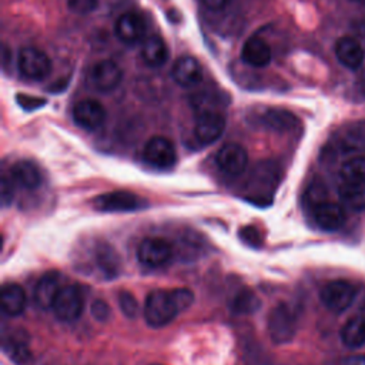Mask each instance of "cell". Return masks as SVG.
<instances>
[{
  "label": "cell",
  "instance_id": "cell-27",
  "mask_svg": "<svg viewBox=\"0 0 365 365\" xmlns=\"http://www.w3.org/2000/svg\"><path fill=\"white\" fill-rule=\"evenodd\" d=\"M96 262L98 269L107 278H115L121 271V261L114 248L108 244H100L96 250Z\"/></svg>",
  "mask_w": 365,
  "mask_h": 365
},
{
  "label": "cell",
  "instance_id": "cell-43",
  "mask_svg": "<svg viewBox=\"0 0 365 365\" xmlns=\"http://www.w3.org/2000/svg\"><path fill=\"white\" fill-rule=\"evenodd\" d=\"M153 365H160V364H153Z\"/></svg>",
  "mask_w": 365,
  "mask_h": 365
},
{
  "label": "cell",
  "instance_id": "cell-3",
  "mask_svg": "<svg viewBox=\"0 0 365 365\" xmlns=\"http://www.w3.org/2000/svg\"><path fill=\"white\" fill-rule=\"evenodd\" d=\"M356 297V288L345 279H334L325 284L319 291L321 302L327 309L335 314L346 311Z\"/></svg>",
  "mask_w": 365,
  "mask_h": 365
},
{
  "label": "cell",
  "instance_id": "cell-4",
  "mask_svg": "<svg viewBox=\"0 0 365 365\" xmlns=\"http://www.w3.org/2000/svg\"><path fill=\"white\" fill-rule=\"evenodd\" d=\"M17 67L23 77L34 81L44 80L50 76L53 70V64L50 57L36 47H23L19 51Z\"/></svg>",
  "mask_w": 365,
  "mask_h": 365
},
{
  "label": "cell",
  "instance_id": "cell-42",
  "mask_svg": "<svg viewBox=\"0 0 365 365\" xmlns=\"http://www.w3.org/2000/svg\"><path fill=\"white\" fill-rule=\"evenodd\" d=\"M352 1H356V3H365V0H352Z\"/></svg>",
  "mask_w": 365,
  "mask_h": 365
},
{
  "label": "cell",
  "instance_id": "cell-35",
  "mask_svg": "<svg viewBox=\"0 0 365 365\" xmlns=\"http://www.w3.org/2000/svg\"><path fill=\"white\" fill-rule=\"evenodd\" d=\"M171 292L180 311H185L194 302V294L188 288H175Z\"/></svg>",
  "mask_w": 365,
  "mask_h": 365
},
{
  "label": "cell",
  "instance_id": "cell-25",
  "mask_svg": "<svg viewBox=\"0 0 365 365\" xmlns=\"http://www.w3.org/2000/svg\"><path fill=\"white\" fill-rule=\"evenodd\" d=\"M261 123L267 128L279 131V133L292 131L299 124L298 118L292 113H289L287 110H281V108H271V110L265 111L264 115L261 117Z\"/></svg>",
  "mask_w": 365,
  "mask_h": 365
},
{
  "label": "cell",
  "instance_id": "cell-13",
  "mask_svg": "<svg viewBox=\"0 0 365 365\" xmlns=\"http://www.w3.org/2000/svg\"><path fill=\"white\" fill-rule=\"evenodd\" d=\"M114 34L124 44H135L145 34V20L138 13L127 11L115 20Z\"/></svg>",
  "mask_w": 365,
  "mask_h": 365
},
{
  "label": "cell",
  "instance_id": "cell-9",
  "mask_svg": "<svg viewBox=\"0 0 365 365\" xmlns=\"http://www.w3.org/2000/svg\"><path fill=\"white\" fill-rule=\"evenodd\" d=\"M93 207L104 212L134 211L141 207V198L128 191H113L96 197L93 200Z\"/></svg>",
  "mask_w": 365,
  "mask_h": 365
},
{
  "label": "cell",
  "instance_id": "cell-39",
  "mask_svg": "<svg viewBox=\"0 0 365 365\" xmlns=\"http://www.w3.org/2000/svg\"><path fill=\"white\" fill-rule=\"evenodd\" d=\"M338 365H365V354H354L345 356Z\"/></svg>",
  "mask_w": 365,
  "mask_h": 365
},
{
  "label": "cell",
  "instance_id": "cell-10",
  "mask_svg": "<svg viewBox=\"0 0 365 365\" xmlns=\"http://www.w3.org/2000/svg\"><path fill=\"white\" fill-rule=\"evenodd\" d=\"M73 120L84 130H97L106 120V108L97 100H80L73 107Z\"/></svg>",
  "mask_w": 365,
  "mask_h": 365
},
{
  "label": "cell",
  "instance_id": "cell-11",
  "mask_svg": "<svg viewBox=\"0 0 365 365\" xmlns=\"http://www.w3.org/2000/svg\"><path fill=\"white\" fill-rule=\"evenodd\" d=\"M225 130V118L220 111L200 113L195 121L194 134L201 144H212Z\"/></svg>",
  "mask_w": 365,
  "mask_h": 365
},
{
  "label": "cell",
  "instance_id": "cell-32",
  "mask_svg": "<svg viewBox=\"0 0 365 365\" xmlns=\"http://www.w3.org/2000/svg\"><path fill=\"white\" fill-rule=\"evenodd\" d=\"M307 198L311 207H315L317 204L327 201V187L321 181H314L307 191Z\"/></svg>",
  "mask_w": 365,
  "mask_h": 365
},
{
  "label": "cell",
  "instance_id": "cell-14",
  "mask_svg": "<svg viewBox=\"0 0 365 365\" xmlns=\"http://www.w3.org/2000/svg\"><path fill=\"white\" fill-rule=\"evenodd\" d=\"M312 217L321 230L336 231L345 222V208L332 201H322L312 207Z\"/></svg>",
  "mask_w": 365,
  "mask_h": 365
},
{
  "label": "cell",
  "instance_id": "cell-36",
  "mask_svg": "<svg viewBox=\"0 0 365 365\" xmlns=\"http://www.w3.org/2000/svg\"><path fill=\"white\" fill-rule=\"evenodd\" d=\"M240 238L252 247H257L261 244V232L257 227L254 225H245L240 230Z\"/></svg>",
  "mask_w": 365,
  "mask_h": 365
},
{
  "label": "cell",
  "instance_id": "cell-22",
  "mask_svg": "<svg viewBox=\"0 0 365 365\" xmlns=\"http://www.w3.org/2000/svg\"><path fill=\"white\" fill-rule=\"evenodd\" d=\"M141 58L145 66L158 68L168 60V48L165 41L160 36H150L143 41Z\"/></svg>",
  "mask_w": 365,
  "mask_h": 365
},
{
  "label": "cell",
  "instance_id": "cell-17",
  "mask_svg": "<svg viewBox=\"0 0 365 365\" xmlns=\"http://www.w3.org/2000/svg\"><path fill=\"white\" fill-rule=\"evenodd\" d=\"M335 56L338 58V61L351 70H356L361 67L364 57H365V51L364 47L359 44L358 40H355L354 37L349 36H344L339 37L335 43Z\"/></svg>",
  "mask_w": 365,
  "mask_h": 365
},
{
  "label": "cell",
  "instance_id": "cell-33",
  "mask_svg": "<svg viewBox=\"0 0 365 365\" xmlns=\"http://www.w3.org/2000/svg\"><path fill=\"white\" fill-rule=\"evenodd\" d=\"M98 0H67V7L76 14H88L94 11Z\"/></svg>",
  "mask_w": 365,
  "mask_h": 365
},
{
  "label": "cell",
  "instance_id": "cell-20",
  "mask_svg": "<svg viewBox=\"0 0 365 365\" xmlns=\"http://www.w3.org/2000/svg\"><path fill=\"white\" fill-rule=\"evenodd\" d=\"M335 148L342 154L365 150V121L349 124L344 131H341L336 137Z\"/></svg>",
  "mask_w": 365,
  "mask_h": 365
},
{
  "label": "cell",
  "instance_id": "cell-21",
  "mask_svg": "<svg viewBox=\"0 0 365 365\" xmlns=\"http://www.w3.org/2000/svg\"><path fill=\"white\" fill-rule=\"evenodd\" d=\"M278 180H279V170L274 163H271V161L259 163L254 168L252 175L250 178V181H252V190H254V192L251 194V200L254 201V200L258 198L261 184H262L264 190H267L271 194L272 188L275 190V185H277Z\"/></svg>",
  "mask_w": 365,
  "mask_h": 365
},
{
  "label": "cell",
  "instance_id": "cell-5",
  "mask_svg": "<svg viewBox=\"0 0 365 365\" xmlns=\"http://www.w3.org/2000/svg\"><path fill=\"white\" fill-rule=\"evenodd\" d=\"M51 308L58 319L66 322L76 321L84 308L83 291L78 285H63Z\"/></svg>",
  "mask_w": 365,
  "mask_h": 365
},
{
  "label": "cell",
  "instance_id": "cell-34",
  "mask_svg": "<svg viewBox=\"0 0 365 365\" xmlns=\"http://www.w3.org/2000/svg\"><path fill=\"white\" fill-rule=\"evenodd\" d=\"M14 184L16 182L11 180V177H7V175L1 177L0 197H1L3 207H7L9 204H11V201L14 198Z\"/></svg>",
  "mask_w": 365,
  "mask_h": 365
},
{
  "label": "cell",
  "instance_id": "cell-8",
  "mask_svg": "<svg viewBox=\"0 0 365 365\" xmlns=\"http://www.w3.org/2000/svg\"><path fill=\"white\" fill-rule=\"evenodd\" d=\"M88 80L96 90L108 93L121 83L123 70L113 60H100L91 67Z\"/></svg>",
  "mask_w": 365,
  "mask_h": 365
},
{
  "label": "cell",
  "instance_id": "cell-26",
  "mask_svg": "<svg viewBox=\"0 0 365 365\" xmlns=\"http://www.w3.org/2000/svg\"><path fill=\"white\" fill-rule=\"evenodd\" d=\"M338 195L344 208L352 212L365 211V184L342 182L339 185Z\"/></svg>",
  "mask_w": 365,
  "mask_h": 365
},
{
  "label": "cell",
  "instance_id": "cell-29",
  "mask_svg": "<svg viewBox=\"0 0 365 365\" xmlns=\"http://www.w3.org/2000/svg\"><path fill=\"white\" fill-rule=\"evenodd\" d=\"M258 308H259V299L250 289H242L237 292L231 301V311L237 315H250V314H254Z\"/></svg>",
  "mask_w": 365,
  "mask_h": 365
},
{
  "label": "cell",
  "instance_id": "cell-7",
  "mask_svg": "<svg viewBox=\"0 0 365 365\" xmlns=\"http://www.w3.org/2000/svg\"><path fill=\"white\" fill-rule=\"evenodd\" d=\"M144 160L157 168H170L177 161L174 144L161 135L151 137L144 145Z\"/></svg>",
  "mask_w": 365,
  "mask_h": 365
},
{
  "label": "cell",
  "instance_id": "cell-2",
  "mask_svg": "<svg viewBox=\"0 0 365 365\" xmlns=\"http://www.w3.org/2000/svg\"><path fill=\"white\" fill-rule=\"evenodd\" d=\"M268 334L275 344L289 342L297 332V317L292 308L284 302L275 305L268 315Z\"/></svg>",
  "mask_w": 365,
  "mask_h": 365
},
{
  "label": "cell",
  "instance_id": "cell-41",
  "mask_svg": "<svg viewBox=\"0 0 365 365\" xmlns=\"http://www.w3.org/2000/svg\"><path fill=\"white\" fill-rule=\"evenodd\" d=\"M361 88H362V93L365 94V70H364L362 77H361Z\"/></svg>",
  "mask_w": 365,
  "mask_h": 365
},
{
  "label": "cell",
  "instance_id": "cell-30",
  "mask_svg": "<svg viewBox=\"0 0 365 365\" xmlns=\"http://www.w3.org/2000/svg\"><path fill=\"white\" fill-rule=\"evenodd\" d=\"M4 349L9 352L10 358L19 365H27L31 361L30 349L27 348L26 341H23L21 338H10L4 344Z\"/></svg>",
  "mask_w": 365,
  "mask_h": 365
},
{
  "label": "cell",
  "instance_id": "cell-38",
  "mask_svg": "<svg viewBox=\"0 0 365 365\" xmlns=\"http://www.w3.org/2000/svg\"><path fill=\"white\" fill-rule=\"evenodd\" d=\"M17 100H19V104L21 107H24L26 110L37 108L46 103L43 98H36V97H29V96H19Z\"/></svg>",
  "mask_w": 365,
  "mask_h": 365
},
{
  "label": "cell",
  "instance_id": "cell-15",
  "mask_svg": "<svg viewBox=\"0 0 365 365\" xmlns=\"http://www.w3.org/2000/svg\"><path fill=\"white\" fill-rule=\"evenodd\" d=\"M173 80L181 87H194L202 80V67L195 57H180L171 68Z\"/></svg>",
  "mask_w": 365,
  "mask_h": 365
},
{
  "label": "cell",
  "instance_id": "cell-37",
  "mask_svg": "<svg viewBox=\"0 0 365 365\" xmlns=\"http://www.w3.org/2000/svg\"><path fill=\"white\" fill-rule=\"evenodd\" d=\"M91 315L98 321V322H106L110 318V307L106 301L103 299H96L91 304Z\"/></svg>",
  "mask_w": 365,
  "mask_h": 365
},
{
  "label": "cell",
  "instance_id": "cell-28",
  "mask_svg": "<svg viewBox=\"0 0 365 365\" xmlns=\"http://www.w3.org/2000/svg\"><path fill=\"white\" fill-rule=\"evenodd\" d=\"M339 175L342 182L365 184V155H354L344 161Z\"/></svg>",
  "mask_w": 365,
  "mask_h": 365
},
{
  "label": "cell",
  "instance_id": "cell-40",
  "mask_svg": "<svg viewBox=\"0 0 365 365\" xmlns=\"http://www.w3.org/2000/svg\"><path fill=\"white\" fill-rule=\"evenodd\" d=\"M201 3H202L207 9L217 11V10L224 9V7L227 6L228 0H201Z\"/></svg>",
  "mask_w": 365,
  "mask_h": 365
},
{
  "label": "cell",
  "instance_id": "cell-23",
  "mask_svg": "<svg viewBox=\"0 0 365 365\" xmlns=\"http://www.w3.org/2000/svg\"><path fill=\"white\" fill-rule=\"evenodd\" d=\"M10 177L17 185L26 190H34L41 182V173L38 167L29 160H20L14 163L10 168Z\"/></svg>",
  "mask_w": 365,
  "mask_h": 365
},
{
  "label": "cell",
  "instance_id": "cell-18",
  "mask_svg": "<svg viewBox=\"0 0 365 365\" xmlns=\"http://www.w3.org/2000/svg\"><path fill=\"white\" fill-rule=\"evenodd\" d=\"M61 277L58 272L56 271H50L47 274H44L33 292L34 297V302L40 307V308H51L53 302L57 297V294L61 289Z\"/></svg>",
  "mask_w": 365,
  "mask_h": 365
},
{
  "label": "cell",
  "instance_id": "cell-1",
  "mask_svg": "<svg viewBox=\"0 0 365 365\" xmlns=\"http://www.w3.org/2000/svg\"><path fill=\"white\" fill-rule=\"evenodd\" d=\"M180 312L181 311L171 291L154 289L145 298L144 317L150 327H154V328L164 327L170 324Z\"/></svg>",
  "mask_w": 365,
  "mask_h": 365
},
{
  "label": "cell",
  "instance_id": "cell-16",
  "mask_svg": "<svg viewBox=\"0 0 365 365\" xmlns=\"http://www.w3.org/2000/svg\"><path fill=\"white\" fill-rule=\"evenodd\" d=\"M272 51L265 40L261 37H250L241 48V60L251 67L262 68L271 63Z\"/></svg>",
  "mask_w": 365,
  "mask_h": 365
},
{
  "label": "cell",
  "instance_id": "cell-31",
  "mask_svg": "<svg viewBox=\"0 0 365 365\" xmlns=\"http://www.w3.org/2000/svg\"><path fill=\"white\" fill-rule=\"evenodd\" d=\"M118 305L123 311V314L127 318H135L138 314V302L135 297L128 291H121L118 294Z\"/></svg>",
  "mask_w": 365,
  "mask_h": 365
},
{
  "label": "cell",
  "instance_id": "cell-24",
  "mask_svg": "<svg viewBox=\"0 0 365 365\" xmlns=\"http://www.w3.org/2000/svg\"><path fill=\"white\" fill-rule=\"evenodd\" d=\"M341 341L349 349H358L365 345V315L349 318L341 328Z\"/></svg>",
  "mask_w": 365,
  "mask_h": 365
},
{
  "label": "cell",
  "instance_id": "cell-6",
  "mask_svg": "<svg viewBox=\"0 0 365 365\" xmlns=\"http://www.w3.org/2000/svg\"><path fill=\"white\" fill-rule=\"evenodd\" d=\"M173 247L164 238H145L137 250L138 261L148 268H160L167 265L173 258Z\"/></svg>",
  "mask_w": 365,
  "mask_h": 365
},
{
  "label": "cell",
  "instance_id": "cell-12",
  "mask_svg": "<svg viewBox=\"0 0 365 365\" xmlns=\"http://www.w3.org/2000/svg\"><path fill=\"white\" fill-rule=\"evenodd\" d=\"M217 165L228 175L242 174L248 165L247 150L237 143L222 145L217 153Z\"/></svg>",
  "mask_w": 365,
  "mask_h": 365
},
{
  "label": "cell",
  "instance_id": "cell-19",
  "mask_svg": "<svg viewBox=\"0 0 365 365\" xmlns=\"http://www.w3.org/2000/svg\"><path fill=\"white\" fill-rule=\"evenodd\" d=\"M27 304L26 292L19 284H4L0 292V308L7 317H17L23 314Z\"/></svg>",
  "mask_w": 365,
  "mask_h": 365
}]
</instances>
